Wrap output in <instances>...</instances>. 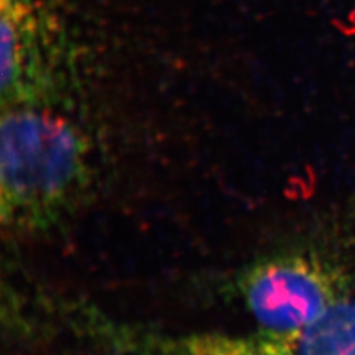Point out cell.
I'll list each match as a JSON object with an SVG mask.
<instances>
[{
	"label": "cell",
	"instance_id": "6da1fadb",
	"mask_svg": "<svg viewBox=\"0 0 355 355\" xmlns=\"http://www.w3.org/2000/svg\"><path fill=\"white\" fill-rule=\"evenodd\" d=\"M85 149L62 120L15 111L1 123V214L31 221L61 203L82 174Z\"/></svg>",
	"mask_w": 355,
	"mask_h": 355
},
{
	"label": "cell",
	"instance_id": "7a4b0ae2",
	"mask_svg": "<svg viewBox=\"0 0 355 355\" xmlns=\"http://www.w3.org/2000/svg\"><path fill=\"white\" fill-rule=\"evenodd\" d=\"M353 278L336 261L315 253L268 259L243 283L245 302L261 329L287 333L300 329L345 300Z\"/></svg>",
	"mask_w": 355,
	"mask_h": 355
},
{
	"label": "cell",
	"instance_id": "3957f363",
	"mask_svg": "<svg viewBox=\"0 0 355 355\" xmlns=\"http://www.w3.org/2000/svg\"><path fill=\"white\" fill-rule=\"evenodd\" d=\"M220 355H355V303L345 300L300 329L225 338Z\"/></svg>",
	"mask_w": 355,
	"mask_h": 355
}]
</instances>
